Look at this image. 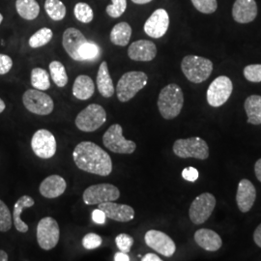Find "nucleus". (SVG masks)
<instances>
[{"instance_id": "1", "label": "nucleus", "mask_w": 261, "mask_h": 261, "mask_svg": "<svg viewBox=\"0 0 261 261\" xmlns=\"http://www.w3.org/2000/svg\"><path fill=\"white\" fill-rule=\"evenodd\" d=\"M75 166L85 172L99 176H109L112 172L111 156L91 141H82L73 151Z\"/></svg>"}, {"instance_id": "2", "label": "nucleus", "mask_w": 261, "mask_h": 261, "mask_svg": "<svg viewBox=\"0 0 261 261\" xmlns=\"http://www.w3.org/2000/svg\"><path fill=\"white\" fill-rule=\"evenodd\" d=\"M157 103L163 118L168 120L176 118L184 106V94L181 87L175 84L165 86L159 94Z\"/></svg>"}, {"instance_id": "3", "label": "nucleus", "mask_w": 261, "mask_h": 261, "mask_svg": "<svg viewBox=\"0 0 261 261\" xmlns=\"http://www.w3.org/2000/svg\"><path fill=\"white\" fill-rule=\"evenodd\" d=\"M181 70L188 81L193 84H201L213 72V62L198 56H187L181 62Z\"/></svg>"}, {"instance_id": "4", "label": "nucleus", "mask_w": 261, "mask_h": 261, "mask_svg": "<svg viewBox=\"0 0 261 261\" xmlns=\"http://www.w3.org/2000/svg\"><path fill=\"white\" fill-rule=\"evenodd\" d=\"M148 83V76L144 72L130 71L122 75L117 83L116 95L121 103L132 100Z\"/></svg>"}, {"instance_id": "5", "label": "nucleus", "mask_w": 261, "mask_h": 261, "mask_svg": "<svg viewBox=\"0 0 261 261\" xmlns=\"http://www.w3.org/2000/svg\"><path fill=\"white\" fill-rule=\"evenodd\" d=\"M107 121V112L98 103H91L77 114L75 126L79 130L85 133H92L100 129Z\"/></svg>"}, {"instance_id": "6", "label": "nucleus", "mask_w": 261, "mask_h": 261, "mask_svg": "<svg viewBox=\"0 0 261 261\" xmlns=\"http://www.w3.org/2000/svg\"><path fill=\"white\" fill-rule=\"evenodd\" d=\"M172 150L179 158L206 160L209 157V147L207 142L198 137L175 140Z\"/></svg>"}, {"instance_id": "7", "label": "nucleus", "mask_w": 261, "mask_h": 261, "mask_svg": "<svg viewBox=\"0 0 261 261\" xmlns=\"http://www.w3.org/2000/svg\"><path fill=\"white\" fill-rule=\"evenodd\" d=\"M103 143L106 148L117 154L129 155L137 149L135 141L124 138L123 129L119 124H113L103 134Z\"/></svg>"}, {"instance_id": "8", "label": "nucleus", "mask_w": 261, "mask_h": 261, "mask_svg": "<svg viewBox=\"0 0 261 261\" xmlns=\"http://www.w3.org/2000/svg\"><path fill=\"white\" fill-rule=\"evenodd\" d=\"M22 103L28 112L36 115H48L55 109L51 97L42 90L28 89L22 95Z\"/></svg>"}, {"instance_id": "9", "label": "nucleus", "mask_w": 261, "mask_h": 261, "mask_svg": "<svg viewBox=\"0 0 261 261\" xmlns=\"http://www.w3.org/2000/svg\"><path fill=\"white\" fill-rule=\"evenodd\" d=\"M37 242L41 249L49 251L56 248L60 238V228L58 223L51 217H45L38 223Z\"/></svg>"}, {"instance_id": "10", "label": "nucleus", "mask_w": 261, "mask_h": 261, "mask_svg": "<svg viewBox=\"0 0 261 261\" xmlns=\"http://www.w3.org/2000/svg\"><path fill=\"white\" fill-rule=\"evenodd\" d=\"M119 196L120 191L117 187L102 183L88 187L84 192L83 199L86 205H96L103 202L115 201Z\"/></svg>"}, {"instance_id": "11", "label": "nucleus", "mask_w": 261, "mask_h": 261, "mask_svg": "<svg viewBox=\"0 0 261 261\" xmlns=\"http://www.w3.org/2000/svg\"><path fill=\"white\" fill-rule=\"evenodd\" d=\"M233 90V84L226 75H220L209 85L206 93L208 103L213 108H219L227 102Z\"/></svg>"}, {"instance_id": "12", "label": "nucleus", "mask_w": 261, "mask_h": 261, "mask_svg": "<svg viewBox=\"0 0 261 261\" xmlns=\"http://www.w3.org/2000/svg\"><path fill=\"white\" fill-rule=\"evenodd\" d=\"M216 206V198L210 193L196 196L189 209V217L195 224H202L210 218Z\"/></svg>"}, {"instance_id": "13", "label": "nucleus", "mask_w": 261, "mask_h": 261, "mask_svg": "<svg viewBox=\"0 0 261 261\" xmlns=\"http://www.w3.org/2000/svg\"><path fill=\"white\" fill-rule=\"evenodd\" d=\"M31 148L41 159H50L56 155L57 143L53 133L46 129L35 132L31 140Z\"/></svg>"}, {"instance_id": "14", "label": "nucleus", "mask_w": 261, "mask_h": 261, "mask_svg": "<svg viewBox=\"0 0 261 261\" xmlns=\"http://www.w3.org/2000/svg\"><path fill=\"white\" fill-rule=\"evenodd\" d=\"M144 241L152 250L166 257L172 256L176 251V245L174 241L168 234L164 233L160 230H148L144 235Z\"/></svg>"}, {"instance_id": "15", "label": "nucleus", "mask_w": 261, "mask_h": 261, "mask_svg": "<svg viewBox=\"0 0 261 261\" xmlns=\"http://www.w3.org/2000/svg\"><path fill=\"white\" fill-rule=\"evenodd\" d=\"M169 28V16L165 9H157L153 12L144 23L143 30L151 38L159 39L165 36Z\"/></svg>"}, {"instance_id": "16", "label": "nucleus", "mask_w": 261, "mask_h": 261, "mask_svg": "<svg viewBox=\"0 0 261 261\" xmlns=\"http://www.w3.org/2000/svg\"><path fill=\"white\" fill-rule=\"evenodd\" d=\"M157 56V47L149 40H139L132 43L128 48V56L134 61L149 62Z\"/></svg>"}, {"instance_id": "17", "label": "nucleus", "mask_w": 261, "mask_h": 261, "mask_svg": "<svg viewBox=\"0 0 261 261\" xmlns=\"http://www.w3.org/2000/svg\"><path fill=\"white\" fill-rule=\"evenodd\" d=\"M87 41L82 31L74 28L66 29L62 37V45L69 56L75 61H80L79 51ZM81 62V61H80Z\"/></svg>"}, {"instance_id": "18", "label": "nucleus", "mask_w": 261, "mask_h": 261, "mask_svg": "<svg viewBox=\"0 0 261 261\" xmlns=\"http://www.w3.org/2000/svg\"><path fill=\"white\" fill-rule=\"evenodd\" d=\"M98 208L105 212L107 218L116 222L127 223L135 218V210L128 204H119L114 201H109L98 204Z\"/></svg>"}, {"instance_id": "19", "label": "nucleus", "mask_w": 261, "mask_h": 261, "mask_svg": "<svg viewBox=\"0 0 261 261\" xmlns=\"http://www.w3.org/2000/svg\"><path fill=\"white\" fill-rule=\"evenodd\" d=\"M257 4L255 0H235L232 6L233 19L241 24L250 23L257 16Z\"/></svg>"}, {"instance_id": "20", "label": "nucleus", "mask_w": 261, "mask_h": 261, "mask_svg": "<svg viewBox=\"0 0 261 261\" xmlns=\"http://www.w3.org/2000/svg\"><path fill=\"white\" fill-rule=\"evenodd\" d=\"M256 198V190L248 179H242L237 188L236 202L242 213H247L252 209Z\"/></svg>"}, {"instance_id": "21", "label": "nucleus", "mask_w": 261, "mask_h": 261, "mask_svg": "<svg viewBox=\"0 0 261 261\" xmlns=\"http://www.w3.org/2000/svg\"><path fill=\"white\" fill-rule=\"evenodd\" d=\"M67 188L66 180L60 175L53 174L45 178L40 184V194L46 198H56L64 194Z\"/></svg>"}, {"instance_id": "22", "label": "nucleus", "mask_w": 261, "mask_h": 261, "mask_svg": "<svg viewBox=\"0 0 261 261\" xmlns=\"http://www.w3.org/2000/svg\"><path fill=\"white\" fill-rule=\"evenodd\" d=\"M196 244L207 252H216L223 246V240L214 230L208 228H200L195 233Z\"/></svg>"}, {"instance_id": "23", "label": "nucleus", "mask_w": 261, "mask_h": 261, "mask_svg": "<svg viewBox=\"0 0 261 261\" xmlns=\"http://www.w3.org/2000/svg\"><path fill=\"white\" fill-rule=\"evenodd\" d=\"M34 204H35V200L31 196L24 195V196H20L14 205L13 223H14L16 229L20 233H27L29 229L28 224H25L21 220L20 215L22 213L23 209L32 207V206H34Z\"/></svg>"}, {"instance_id": "24", "label": "nucleus", "mask_w": 261, "mask_h": 261, "mask_svg": "<svg viewBox=\"0 0 261 261\" xmlns=\"http://www.w3.org/2000/svg\"><path fill=\"white\" fill-rule=\"evenodd\" d=\"M95 84L90 76L86 75H79L73 84V95L77 100L86 101L93 96Z\"/></svg>"}, {"instance_id": "25", "label": "nucleus", "mask_w": 261, "mask_h": 261, "mask_svg": "<svg viewBox=\"0 0 261 261\" xmlns=\"http://www.w3.org/2000/svg\"><path fill=\"white\" fill-rule=\"evenodd\" d=\"M97 87L100 94L105 98H111L115 91L108 63L106 61L102 62L99 67L97 74Z\"/></svg>"}, {"instance_id": "26", "label": "nucleus", "mask_w": 261, "mask_h": 261, "mask_svg": "<svg viewBox=\"0 0 261 261\" xmlns=\"http://www.w3.org/2000/svg\"><path fill=\"white\" fill-rule=\"evenodd\" d=\"M244 108L248 115V123L252 125H260L261 96L252 95L248 97L244 103Z\"/></svg>"}, {"instance_id": "27", "label": "nucleus", "mask_w": 261, "mask_h": 261, "mask_svg": "<svg viewBox=\"0 0 261 261\" xmlns=\"http://www.w3.org/2000/svg\"><path fill=\"white\" fill-rule=\"evenodd\" d=\"M132 28L128 22L122 21L114 25L111 31V41L118 47H126L130 42Z\"/></svg>"}, {"instance_id": "28", "label": "nucleus", "mask_w": 261, "mask_h": 261, "mask_svg": "<svg viewBox=\"0 0 261 261\" xmlns=\"http://www.w3.org/2000/svg\"><path fill=\"white\" fill-rule=\"evenodd\" d=\"M16 9L19 16L27 20L36 19L40 13V6L36 0H17Z\"/></svg>"}, {"instance_id": "29", "label": "nucleus", "mask_w": 261, "mask_h": 261, "mask_svg": "<svg viewBox=\"0 0 261 261\" xmlns=\"http://www.w3.org/2000/svg\"><path fill=\"white\" fill-rule=\"evenodd\" d=\"M31 84L32 86L38 89L45 91L50 87L49 75L45 69L42 68H34L31 71Z\"/></svg>"}, {"instance_id": "30", "label": "nucleus", "mask_w": 261, "mask_h": 261, "mask_svg": "<svg viewBox=\"0 0 261 261\" xmlns=\"http://www.w3.org/2000/svg\"><path fill=\"white\" fill-rule=\"evenodd\" d=\"M49 72L54 83L58 87H64L68 84V75L65 67L60 61H51L49 63Z\"/></svg>"}, {"instance_id": "31", "label": "nucleus", "mask_w": 261, "mask_h": 261, "mask_svg": "<svg viewBox=\"0 0 261 261\" xmlns=\"http://www.w3.org/2000/svg\"><path fill=\"white\" fill-rule=\"evenodd\" d=\"M45 10L47 16L55 21H59L65 18L66 6L61 0H46Z\"/></svg>"}, {"instance_id": "32", "label": "nucleus", "mask_w": 261, "mask_h": 261, "mask_svg": "<svg viewBox=\"0 0 261 261\" xmlns=\"http://www.w3.org/2000/svg\"><path fill=\"white\" fill-rule=\"evenodd\" d=\"M54 33L50 28H43L39 29L31 37L29 38L28 44L32 48H39L44 47L50 42Z\"/></svg>"}, {"instance_id": "33", "label": "nucleus", "mask_w": 261, "mask_h": 261, "mask_svg": "<svg viewBox=\"0 0 261 261\" xmlns=\"http://www.w3.org/2000/svg\"><path fill=\"white\" fill-rule=\"evenodd\" d=\"M80 61H94L101 56V48L92 41H86L79 51Z\"/></svg>"}, {"instance_id": "34", "label": "nucleus", "mask_w": 261, "mask_h": 261, "mask_svg": "<svg viewBox=\"0 0 261 261\" xmlns=\"http://www.w3.org/2000/svg\"><path fill=\"white\" fill-rule=\"evenodd\" d=\"M75 19L83 23H90L94 19V12L89 4L79 2L74 8Z\"/></svg>"}, {"instance_id": "35", "label": "nucleus", "mask_w": 261, "mask_h": 261, "mask_svg": "<svg viewBox=\"0 0 261 261\" xmlns=\"http://www.w3.org/2000/svg\"><path fill=\"white\" fill-rule=\"evenodd\" d=\"M12 227V216L8 206L0 199V231L7 232Z\"/></svg>"}, {"instance_id": "36", "label": "nucleus", "mask_w": 261, "mask_h": 261, "mask_svg": "<svg viewBox=\"0 0 261 261\" xmlns=\"http://www.w3.org/2000/svg\"><path fill=\"white\" fill-rule=\"evenodd\" d=\"M127 9V0H112V4L106 8L107 14L113 19L121 17Z\"/></svg>"}, {"instance_id": "37", "label": "nucleus", "mask_w": 261, "mask_h": 261, "mask_svg": "<svg viewBox=\"0 0 261 261\" xmlns=\"http://www.w3.org/2000/svg\"><path fill=\"white\" fill-rule=\"evenodd\" d=\"M194 7L202 14H213L218 9L217 0H191Z\"/></svg>"}, {"instance_id": "38", "label": "nucleus", "mask_w": 261, "mask_h": 261, "mask_svg": "<svg viewBox=\"0 0 261 261\" xmlns=\"http://www.w3.org/2000/svg\"><path fill=\"white\" fill-rule=\"evenodd\" d=\"M244 76L251 83H261V64H252L244 68Z\"/></svg>"}, {"instance_id": "39", "label": "nucleus", "mask_w": 261, "mask_h": 261, "mask_svg": "<svg viewBox=\"0 0 261 261\" xmlns=\"http://www.w3.org/2000/svg\"><path fill=\"white\" fill-rule=\"evenodd\" d=\"M103 243V239L100 235L96 233L85 234L82 240V244L85 250H95L99 248Z\"/></svg>"}, {"instance_id": "40", "label": "nucleus", "mask_w": 261, "mask_h": 261, "mask_svg": "<svg viewBox=\"0 0 261 261\" xmlns=\"http://www.w3.org/2000/svg\"><path fill=\"white\" fill-rule=\"evenodd\" d=\"M115 243L120 252L128 253L132 249V246L134 245V238L129 234L121 233L116 236Z\"/></svg>"}, {"instance_id": "41", "label": "nucleus", "mask_w": 261, "mask_h": 261, "mask_svg": "<svg viewBox=\"0 0 261 261\" xmlns=\"http://www.w3.org/2000/svg\"><path fill=\"white\" fill-rule=\"evenodd\" d=\"M13 67V60L10 56L0 54V75L9 73Z\"/></svg>"}, {"instance_id": "42", "label": "nucleus", "mask_w": 261, "mask_h": 261, "mask_svg": "<svg viewBox=\"0 0 261 261\" xmlns=\"http://www.w3.org/2000/svg\"><path fill=\"white\" fill-rule=\"evenodd\" d=\"M182 177L184 178L187 181H189V182H196V180L199 177V172L196 168L189 167V168L183 169Z\"/></svg>"}, {"instance_id": "43", "label": "nucleus", "mask_w": 261, "mask_h": 261, "mask_svg": "<svg viewBox=\"0 0 261 261\" xmlns=\"http://www.w3.org/2000/svg\"><path fill=\"white\" fill-rule=\"evenodd\" d=\"M106 219L107 216L105 214V212L102 211L101 209H95L92 212V220H93L95 224H106Z\"/></svg>"}, {"instance_id": "44", "label": "nucleus", "mask_w": 261, "mask_h": 261, "mask_svg": "<svg viewBox=\"0 0 261 261\" xmlns=\"http://www.w3.org/2000/svg\"><path fill=\"white\" fill-rule=\"evenodd\" d=\"M253 241L257 247L261 248V224L256 227V229L253 232Z\"/></svg>"}, {"instance_id": "45", "label": "nucleus", "mask_w": 261, "mask_h": 261, "mask_svg": "<svg viewBox=\"0 0 261 261\" xmlns=\"http://www.w3.org/2000/svg\"><path fill=\"white\" fill-rule=\"evenodd\" d=\"M113 260L114 261H130V256L128 255V253L123 252H116L114 254V257H113Z\"/></svg>"}, {"instance_id": "46", "label": "nucleus", "mask_w": 261, "mask_h": 261, "mask_svg": "<svg viewBox=\"0 0 261 261\" xmlns=\"http://www.w3.org/2000/svg\"><path fill=\"white\" fill-rule=\"evenodd\" d=\"M254 173H255V176L257 178V180L261 182V159L257 160L254 165Z\"/></svg>"}, {"instance_id": "47", "label": "nucleus", "mask_w": 261, "mask_h": 261, "mask_svg": "<svg viewBox=\"0 0 261 261\" xmlns=\"http://www.w3.org/2000/svg\"><path fill=\"white\" fill-rule=\"evenodd\" d=\"M141 260L142 261H162V259L159 257L157 254H155V253H147V254H145L142 258H141Z\"/></svg>"}, {"instance_id": "48", "label": "nucleus", "mask_w": 261, "mask_h": 261, "mask_svg": "<svg viewBox=\"0 0 261 261\" xmlns=\"http://www.w3.org/2000/svg\"><path fill=\"white\" fill-rule=\"evenodd\" d=\"M9 259L7 252L3 250H0V261H7Z\"/></svg>"}, {"instance_id": "49", "label": "nucleus", "mask_w": 261, "mask_h": 261, "mask_svg": "<svg viewBox=\"0 0 261 261\" xmlns=\"http://www.w3.org/2000/svg\"><path fill=\"white\" fill-rule=\"evenodd\" d=\"M152 0H132L133 3L135 4H139V5H143V4H147L151 2Z\"/></svg>"}, {"instance_id": "50", "label": "nucleus", "mask_w": 261, "mask_h": 261, "mask_svg": "<svg viewBox=\"0 0 261 261\" xmlns=\"http://www.w3.org/2000/svg\"><path fill=\"white\" fill-rule=\"evenodd\" d=\"M5 109H6V105L3 102V100L0 98V113L4 112Z\"/></svg>"}, {"instance_id": "51", "label": "nucleus", "mask_w": 261, "mask_h": 261, "mask_svg": "<svg viewBox=\"0 0 261 261\" xmlns=\"http://www.w3.org/2000/svg\"><path fill=\"white\" fill-rule=\"evenodd\" d=\"M3 21V16L0 14V24H1V22Z\"/></svg>"}]
</instances>
